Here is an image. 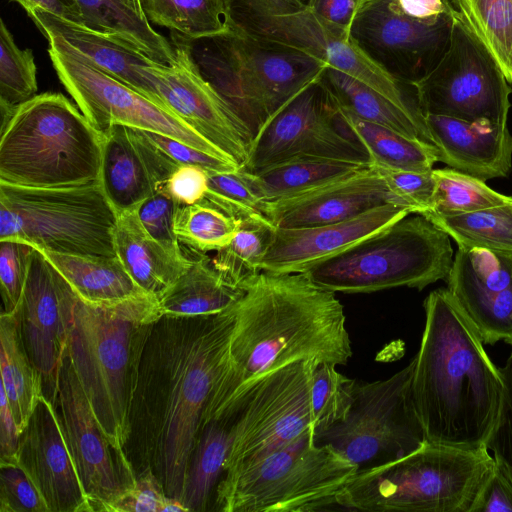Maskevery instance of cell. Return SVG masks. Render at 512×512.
Returning <instances> with one entry per match:
<instances>
[{
	"instance_id": "1",
	"label": "cell",
	"mask_w": 512,
	"mask_h": 512,
	"mask_svg": "<svg viewBox=\"0 0 512 512\" xmlns=\"http://www.w3.org/2000/svg\"><path fill=\"white\" fill-rule=\"evenodd\" d=\"M233 324L234 306L211 315H163L144 348L125 452L137 475L151 469L180 502Z\"/></svg>"
},
{
	"instance_id": "2",
	"label": "cell",
	"mask_w": 512,
	"mask_h": 512,
	"mask_svg": "<svg viewBox=\"0 0 512 512\" xmlns=\"http://www.w3.org/2000/svg\"><path fill=\"white\" fill-rule=\"evenodd\" d=\"M241 289L201 428L267 373L305 360L346 365L352 356L343 305L306 272L261 271Z\"/></svg>"
},
{
	"instance_id": "3",
	"label": "cell",
	"mask_w": 512,
	"mask_h": 512,
	"mask_svg": "<svg viewBox=\"0 0 512 512\" xmlns=\"http://www.w3.org/2000/svg\"><path fill=\"white\" fill-rule=\"evenodd\" d=\"M412 394L427 442L478 449L496 424L503 391L480 334L446 288L424 301Z\"/></svg>"
},
{
	"instance_id": "4",
	"label": "cell",
	"mask_w": 512,
	"mask_h": 512,
	"mask_svg": "<svg viewBox=\"0 0 512 512\" xmlns=\"http://www.w3.org/2000/svg\"><path fill=\"white\" fill-rule=\"evenodd\" d=\"M163 315L148 292L107 303L78 297L75 305L67 352L101 428L122 451L144 348Z\"/></svg>"
},
{
	"instance_id": "5",
	"label": "cell",
	"mask_w": 512,
	"mask_h": 512,
	"mask_svg": "<svg viewBox=\"0 0 512 512\" xmlns=\"http://www.w3.org/2000/svg\"><path fill=\"white\" fill-rule=\"evenodd\" d=\"M0 183L60 188L99 180L103 135L61 93L1 112Z\"/></svg>"
},
{
	"instance_id": "6",
	"label": "cell",
	"mask_w": 512,
	"mask_h": 512,
	"mask_svg": "<svg viewBox=\"0 0 512 512\" xmlns=\"http://www.w3.org/2000/svg\"><path fill=\"white\" fill-rule=\"evenodd\" d=\"M495 465L486 447L427 442L399 460L356 473L336 503L354 511L473 512Z\"/></svg>"
},
{
	"instance_id": "7",
	"label": "cell",
	"mask_w": 512,
	"mask_h": 512,
	"mask_svg": "<svg viewBox=\"0 0 512 512\" xmlns=\"http://www.w3.org/2000/svg\"><path fill=\"white\" fill-rule=\"evenodd\" d=\"M185 40L201 75L242 118L253 136L300 90L321 77L328 66L320 59L230 29Z\"/></svg>"
},
{
	"instance_id": "8",
	"label": "cell",
	"mask_w": 512,
	"mask_h": 512,
	"mask_svg": "<svg viewBox=\"0 0 512 512\" xmlns=\"http://www.w3.org/2000/svg\"><path fill=\"white\" fill-rule=\"evenodd\" d=\"M453 259L450 237L425 216L411 213L306 273L335 293L422 290L445 280Z\"/></svg>"
},
{
	"instance_id": "9",
	"label": "cell",
	"mask_w": 512,
	"mask_h": 512,
	"mask_svg": "<svg viewBox=\"0 0 512 512\" xmlns=\"http://www.w3.org/2000/svg\"><path fill=\"white\" fill-rule=\"evenodd\" d=\"M357 468L309 430L217 486L213 511L308 512L337 505L336 496Z\"/></svg>"
},
{
	"instance_id": "10",
	"label": "cell",
	"mask_w": 512,
	"mask_h": 512,
	"mask_svg": "<svg viewBox=\"0 0 512 512\" xmlns=\"http://www.w3.org/2000/svg\"><path fill=\"white\" fill-rule=\"evenodd\" d=\"M117 218L100 180L60 188L0 183V241L20 240L60 254L114 257Z\"/></svg>"
},
{
	"instance_id": "11",
	"label": "cell",
	"mask_w": 512,
	"mask_h": 512,
	"mask_svg": "<svg viewBox=\"0 0 512 512\" xmlns=\"http://www.w3.org/2000/svg\"><path fill=\"white\" fill-rule=\"evenodd\" d=\"M228 29L256 41L304 53L324 61L373 88L399 108L423 121L393 79L350 39L349 32L327 21L297 0H222Z\"/></svg>"
},
{
	"instance_id": "12",
	"label": "cell",
	"mask_w": 512,
	"mask_h": 512,
	"mask_svg": "<svg viewBox=\"0 0 512 512\" xmlns=\"http://www.w3.org/2000/svg\"><path fill=\"white\" fill-rule=\"evenodd\" d=\"M415 358L384 380L356 381L345 419L314 437L357 468V473L399 460L427 443L417 413L412 379Z\"/></svg>"
},
{
	"instance_id": "13",
	"label": "cell",
	"mask_w": 512,
	"mask_h": 512,
	"mask_svg": "<svg viewBox=\"0 0 512 512\" xmlns=\"http://www.w3.org/2000/svg\"><path fill=\"white\" fill-rule=\"evenodd\" d=\"M317 362L298 361L263 375L216 418L234 417L222 480L313 430L311 387Z\"/></svg>"
},
{
	"instance_id": "14",
	"label": "cell",
	"mask_w": 512,
	"mask_h": 512,
	"mask_svg": "<svg viewBox=\"0 0 512 512\" xmlns=\"http://www.w3.org/2000/svg\"><path fill=\"white\" fill-rule=\"evenodd\" d=\"M509 84L499 65L456 11L443 56L411 86L422 114L506 126L511 106Z\"/></svg>"
},
{
	"instance_id": "15",
	"label": "cell",
	"mask_w": 512,
	"mask_h": 512,
	"mask_svg": "<svg viewBox=\"0 0 512 512\" xmlns=\"http://www.w3.org/2000/svg\"><path fill=\"white\" fill-rule=\"evenodd\" d=\"M48 41V53L59 80L101 135L114 125H123L164 134L204 152L233 160L173 112L94 67L59 38L49 37Z\"/></svg>"
},
{
	"instance_id": "16",
	"label": "cell",
	"mask_w": 512,
	"mask_h": 512,
	"mask_svg": "<svg viewBox=\"0 0 512 512\" xmlns=\"http://www.w3.org/2000/svg\"><path fill=\"white\" fill-rule=\"evenodd\" d=\"M322 76L300 90L254 134L241 169L255 172L303 156L369 166L366 149L339 116Z\"/></svg>"
},
{
	"instance_id": "17",
	"label": "cell",
	"mask_w": 512,
	"mask_h": 512,
	"mask_svg": "<svg viewBox=\"0 0 512 512\" xmlns=\"http://www.w3.org/2000/svg\"><path fill=\"white\" fill-rule=\"evenodd\" d=\"M453 15L426 21L406 11L397 0H362L349 36L385 73L399 83L412 85L443 56Z\"/></svg>"
},
{
	"instance_id": "18",
	"label": "cell",
	"mask_w": 512,
	"mask_h": 512,
	"mask_svg": "<svg viewBox=\"0 0 512 512\" xmlns=\"http://www.w3.org/2000/svg\"><path fill=\"white\" fill-rule=\"evenodd\" d=\"M55 407L93 512L109 507L137 480L125 451L117 449L101 428L66 350Z\"/></svg>"
},
{
	"instance_id": "19",
	"label": "cell",
	"mask_w": 512,
	"mask_h": 512,
	"mask_svg": "<svg viewBox=\"0 0 512 512\" xmlns=\"http://www.w3.org/2000/svg\"><path fill=\"white\" fill-rule=\"evenodd\" d=\"M176 60L143 68L158 104L182 119L236 161L245 163L253 134L242 118L199 72L189 46L176 33Z\"/></svg>"
},
{
	"instance_id": "20",
	"label": "cell",
	"mask_w": 512,
	"mask_h": 512,
	"mask_svg": "<svg viewBox=\"0 0 512 512\" xmlns=\"http://www.w3.org/2000/svg\"><path fill=\"white\" fill-rule=\"evenodd\" d=\"M77 300L67 280L33 247L25 286L14 311L27 353L41 374L44 395L54 406Z\"/></svg>"
},
{
	"instance_id": "21",
	"label": "cell",
	"mask_w": 512,
	"mask_h": 512,
	"mask_svg": "<svg viewBox=\"0 0 512 512\" xmlns=\"http://www.w3.org/2000/svg\"><path fill=\"white\" fill-rule=\"evenodd\" d=\"M17 464L35 484L50 512H93L58 411L45 395L20 434Z\"/></svg>"
},
{
	"instance_id": "22",
	"label": "cell",
	"mask_w": 512,
	"mask_h": 512,
	"mask_svg": "<svg viewBox=\"0 0 512 512\" xmlns=\"http://www.w3.org/2000/svg\"><path fill=\"white\" fill-rule=\"evenodd\" d=\"M445 280L484 344L512 345V258L458 247Z\"/></svg>"
},
{
	"instance_id": "23",
	"label": "cell",
	"mask_w": 512,
	"mask_h": 512,
	"mask_svg": "<svg viewBox=\"0 0 512 512\" xmlns=\"http://www.w3.org/2000/svg\"><path fill=\"white\" fill-rule=\"evenodd\" d=\"M412 212L385 203L345 221L303 227L273 228L261 271L305 273Z\"/></svg>"
},
{
	"instance_id": "24",
	"label": "cell",
	"mask_w": 512,
	"mask_h": 512,
	"mask_svg": "<svg viewBox=\"0 0 512 512\" xmlns=\"http://www.w3.org/2000/svg\"><path fill=\"white\" fill-rule=\"evenodd\" d=\"M385 203L400 205L368 166L304 192L265 201L262 210L274 227L303 228L345 221Z\"/></svg>"
},
{
	"instance_id": "25",
	"label": "cell",
	"mask_w": 512,
	"mask_h": 512,
	"mask_svg": "<svg viewBox=\"0 0 512 512\" xmlns=\"http://www.w3.org/2000/svg\"><path fill=\"white\" fill-rule=\"evenodd\" d=\"M179 166L139 129L114 125L103 135L99 180L117 215L136 209Z\"/></svg>"
},
{
	"instance_id": "26",
	"label": "cell",
	"mask_w": 512,
	"mask_h": 512,
	"mask_svg": "<svg viewBox=\"0 0 512 512\" xmlns=\"http://www.w3.org/2000/svg\"><path fill=\"white\" fill-rule=\"evenodd\" d=\"M438 161L482 180L506 177L512 168V135L507 125L423 114Z\"/></svg>"
},
{
	"instance_id": "27",
	"label": "cell",
	"mask_w": 512,
	"mask_h": 512,
	"mask_svg": "<svg viewBox=\"0 0 512 512\" xmlns=\"http://www.w3.org/2000/svg\"><path fill=\"white\" fill-rule=\"evenodd\" d=\"M28 15L47 39L59 38L94 67L157 103L153 88L143 76V68L156 62L148 55L116 37L49 12L35 10Z\"/></svg>"
},
{
	"instance_id": "28",
	"label": "cell",
	"mask_w": 512,
	"mask_h": 512,
	"mask_svg": "<svg viewBox=\"0 0 512 512\" xmlns=\"http://www.w3.org/2000/svg\"><path fill=\"white\" fill-rule=\"evenodd\" d=\"M113 239L116 256L134 282L157 297L188 269L193 260L173 255L153 239L135 210L118 215Z\"/></svg>"
},
{
	"instance_id": "29",
	"label": "cell",
	"mask_w": 512,
	"mask_h": 512,
	"mask_svg": "<svg viewBox=\"0 0 512 512\" xmlns=\"http://www.w3.org/2000/svg\"><path fill=\"white\" fill-rule=\"evenodd\" d=\"M243 290L228 283L205 254H198L188 269L159 296L166 316L218 314L233 307Z\"/></svg>"
},
{
	"instance_id": "30",
	"label": "cell",
	"mask_w": 512,
	"mask_h": 512,
	"mask_svg": "<svg viewBox=\"0 0 512 512\" xmlns=\"http://www.w3.org/2000/svg\"><path fill=\"white\" fill-rule=\"evenodd\" d=\"M0 345L1 386L21 434L44 392L41 374L27 353L15 311L1 313Z\"/></svg>"
},
{
	"instance_id": "31",
	"label": "cell",
	"mask_w": 512,
	"mask_h": 512,
	"mask_svg": "<svg viewBox=\"0 0 512 512\" xmlns=\"http://www.w3.org/2000/svg\"><path fill=\"white\" fill-rule=\"evenodd\" d=\"M233 414L227 413L208 422L200 430L192 452L182 497L188 512L213 509L218 484L232 441Z\"/></svg>"
},
{
	"instance_id": "32",
	"label": "cell",
	"mask_w": 512,
	"mask_h": 512,
	"mask_svg": "<svg viewBox=\"0 0 512 512\" xmlns=\"http://www.w3.org/2000/svg\"><path fill=\"white\" fill-rule=\"evenodd\" d=\"M39 250L77 296L86 302H114L146 292L134 282L117 256L71 255Z\"/></svg>"
},
{
	"instance_id": "33",
	"label": "cell",
	"mask_w": 512,
	"mask_h": 512,
	"mask_svg": "<svg viewBox=\"0 0 512 512\" xmlns=\"http://www.w3.org/2000/svg\"><path fill=\"white\" fill-rule=\"evenodd\" d=\"M85 27L116 37L139 49L156 62L176 60L174 44L157 33L146 18L121 0H76Z\"/></svg>"
},
{
	"instance_id": "34",
	"label": "cell",
	"mask_w": 512,
	"mask_h": 512,
	"mask_svg": "<svg viewBox=\"0 0 512 512\" xmlns=\"http://www.w3.org/2000/svg\"><path fill=\"white\" fill-rule=\"evenodd\" d=\"M365 167L368 166L303 156L291 158L255 172L240 169L257 196L265 202L304 192Z\"/></svg>"
},
{
	"instance_id": "35",
	"label": "cell",
	"mask_w": 512,
	"mask_h": 512,
	"mask_svg": "<svg viewBox=\"0 0 512 512\" xmlns=\"http://www.w3.org/2000/svg\"><path fill=\"white\" fill-rule=\"evenodd\" d=\"M336 107L344 124L366 149L369 165L399 170L430 171L438 162L437 149L431 143L363 120L337 103Z\"/></svg>"
},
{
	"instance_id": "36",
	"label": "cell",
	"mask_w": 512,
	"mask_h": 512,
	"mask_svg": "<svg viewBox=\"0 0 512 512\" xmlns=\"http://www.w3.org/2000/svg\"><path fill=\"white\" fill-rule=\"evenodd\" d=\"M322 77L336 103L350 113L429 142L425 122L414 118L365 83L332 66L325 68Z\"/></svg>"
},
{
	"instance_id": "37",
	"label": "cell",
	"mask_w": 512,
	"mask_h": 512,
	"mask_svg": "<svg viewBox=\"0 0 512 512\" xmlns=\"http://www.w3.org/2000/svg\"><path fill=\"white\" fill-rule=\"evenodd\" d=\"M464 249H485L512 258V201L459 214H421Z\"/></svg>"
},
{
	"instance_id": "38",
	"label": "cell",
	"mask_w": 512,
	"mask_h": 512,
	"mask_svg": "<svg viewBox=\"0 0 512 512\" xmlns=\"http://www.w3.org/2000/svg\"><path fill=\"white\" fill-rule=\"evenodd\" d=\"M512 84V0H451Z\"/></svg>"
},
{
	"instance_id": "39",
	"label": "cell",
	"mask_w": 512,
	"mask_h": 512,
	"mask_svg": "<svg viewBox=\"0 0 512 512\" xmlns=\"http://www.w3.org/2000/svg\"><path fill=\"white\" fill-rule=\"evenodd\" d=\"M147 21L188 39L228 30L222 0H140Z\"/></svg>"
},
{
	"instance_id": "40",
	"label": "cell",
	"mask_w": 512,
	"mask_h": 512,
	"mask_svg": "<svg viewBox=\"0 0 512 512\" xmlns=\"http://www.w3.org/2000/svg\"><path fill=\"white\" fill-rule=\"evenodd\" d=\"M242 225L240 220L204 199L191 205H180L174 218L179 242L198 254L222 249L231 242Z\"/></svg>"
},
{
	"instance_id": "41",
	"label": "cell",
	"mask_w": 512,
	"mask_h": 512,
	"mask_svg": "<svg viewBox=\"0 0 512 512\" xmlns=\"http://www.w3.org/2000/svg\"><path fill=\"white\" fill-rule=\"evenodd\" d=\"M273 228L269 221L244 223L231 242L217 251L212 264L228 283L241 288L261 272Z\"/></svg>"
},
{
	"instance_id": "42",
	"label": "cell",
	"mask_w": 512,
	"mask_h": 512,
	"mask_svg": "<svg viewBox=\"0 0 512 512\" xmlns=\"http://www.w3.org/2000/svg\"><path fill=\"white\" fill-rule=\"evenodd\" d=\"M433 175L436 180V193L431 212L459 214L512 201V197L491 189L484 180L450 167L433 169Z\"/></svg>"
},
{
	"instance_id": "43",
	"label": "cell",
	"mask_w": 512,
	"mask_h": 512,
	"mask_svg": "<svg viewBox=\"0 0 512 512\" xmlns=\"http://www.w3.org/2000/svg\"><path fill=\"white\" fill-rule=\"evenodd\" d=\"M356 380L336 370V365L317 362L311 387L314 437L343 421L354 397Z\"/></svg>"
},
{
	"instance_id": "44",
	"label": "cell",
	"mask_w": 512,
	"mask_h": 512,
	"mask_svg": "<svg viewBox=\"0 0 512 512\" xmlns=\"http://www.w3.org/2000/svg\"><path fill=\"white\" fill-rule=\"evenodd\" d=\"M36 65L31 49H20L0 20V110L10 111L36 95Z\"/></svg>"
},
{
	"instance_id": "45",
	"label": "cell",
	"mask_w": 512,
	"mask_h": 512,
	"mask_svg": "<svg viewBox=\"0 0 512 512\" xmlns=\"http://www.w3.org/2000/svg\"><path fill=\"white\" fill-rule=\"evenodd\" d=\"M204 200L244 223L269 221L263 201L249 185L241 169L233 172H208Z\"/></svg>"
},
{
	"instance_id": "46",
	"label": "cell",
	"mask_w": 512,
	"mask_h": 512,
	"mask_svg": "<svg viewBox=\"0 0 512 512\" xmlns=\"http://www.w3.org/2000/svg\"><path fill=\"white\" fill-rule=\"evenodd\" d=\"M383 180L400 205L422 214L434 207L436 180L430 171H410L369 165Z\"/></svg>"
},
{
	"instance_id": "47",
	"label": "cell",
	"mask_w": 512,
	"mask_h": 512,
	"mask_svg": "<svg viewBox=\"0 0 512 512\" xmlns=\"http://www.w3.org/2000/svg\"><path fill=\"white\" fill-rule=\"evenodd\" d=\"M180 204L158 190L135 210L147 233L173 255L185 258L174 229V218Z\"/></svg>"
},
{
	"instance_id": "48",
	"label": "cell",
	"mask_w": 512,
	"mask_h": 512,
	"mask_svg": "<svg viewBox=\"0 0 512 512\" xmlns=\"http://www.w3.org/2000/svg\"><path fill=\"white\" fill-rule=\"evenodd\" d=\"M108 512H188L177 499L167 496L151 469L137 475L135 485L110 507Z\"/></svg>"
},
{
	"instance_id": "49",
	"label": "cell",
	"mask_w": 512,
	"mask_h": 512,
	"mask_svg": "<svg viewBox=\"0 0 512 512\" xmlns=\"http://www.w3.org/2000/svg\"><path fill=\"white\" fill-rule=\"evenodd\" d=\"M32 245L20 240L0 241V283L3 312L14 311L27 279Z\"/></svg>"
},
{
	"instance_id": "50",
	"label": "cell",
	"mask_w": 512,
	"mask_h": 512,
	"mask_svg": "<svg viewBox=\"0 0 512 512\" xmlns=\"http://www.w3.org/2000/svg\"><path fill=\"white\" fill-rule=\"evenodd\" d=\"M0 512H50L35 484L17 463H0Z\"/></svg>"
},
{
	"instance_id": "51",
	"label": "cell",
	"mask_w": 512,
	"mask_h": 512,
	"mask_svg": "<svg viewBox=\"0 0 512 512\" xmlns=\"http://www.w3.org/2000/svg\"><path fill=\"white\" fill-rule=\"evenodd\" d=\"M500 372L503 382L500 410L485 446L512 482V352Z\"/></svg>"
},
{
	"instance_id": "52",
	"label": "cell",
	"mask_w": 512,
	"mask_h": 512,
	"mask_svg": "<svg viewBox=\"0 0 512 512\" xmlns=\"http://www.w3.org/2000/svg\"><path fill=\"white\" fill-rule=\"evenodd\" d=\"M141 131L160 151L180 166H198L208 172H233L240 169L233 160L204 152L164 134Z\"/></svg>"
},
{
	"instance_id": "53",
	"label": "cell",
	"mask_w": 512,
	"mask_h": 512,
	"mask_svg": "<svg viewBox=\"0 0 512 512\" xmlns=\"http://www.w3.org/2000/svg\"><path fill=\"white\" fill-rule=\"evenodd\" d=\"M208 188V171L193 165H181L174 170L162 190L180 205H191L204 199Z\"/></svg>"
},
{
	"instance_id": "54",
	"label": "cell",
	"mask_w": 512,
	"mask_h": 512,
	"mask_svg": "<svg viewBox=\"0 0 512 512\" xmlns=\"http://www.w3.org/2000/svg\"><path fill=\"white\" fill-rule=\"evenodd\" d=\"M473 512H512V482L497 464Z\"/></svg>"
},
{
	"instance_id": "55",
	"label": "cell",
	"mask_w": 512,
	"mask_h": 512,
	"mask_svg": "<svg viewBox=\"0 0 512 512\" xmlns=\"http://www.w3.org/2000/svg\"><path fill=\"white\" fill-rule=\"evenodd\" d=\"M20 432L7 400L4 388L0 391V463H17Z\"/></svg>"
},
{
	"instance_id": "56",
	"label": "cell",
	"mask_w": 512,
	"mask_h": 512,
	"mask_svg": "<svg viewBox=\"0 0 512 512\" xmlns=\"http://www.w3.org/2000/svg\"><path fill=\"white\" fill-rule=\"evenodd\" d=\"M362 0H313L309 6L327 21L349 32L354 14Z\"/></svg>"
},
{
	"instance_id": "57",
	"label": "cell",
	"mask_w": 512,
	"mask_h": 512,
	"mask_svg": "<svg viewBox=\"0 0 512 512\" xmlns=\"http://www.w3.org/2000/svg\"><path fill=\"white\" fill-rule=\"evenodd\" d=\"M20 4L27 14L43 10L66 20L83 24L80 7L76 0H10Z\"/></svg>"
},
{
	"instance_id": "58",
	"label": "cell",
	"mask_w": 512,
	"mask_h": 512,
	"mask_svg": "<svg viewBox=\"0 0 512 512\" xmlns=\"http://www.w3.org/2000/svg\"><path fill=\"white\" fill-rule=\"evenodd\" d=\"M121 1L123 3H125L126 5H128L130 8H132L133 10H135L139 15H141L142 17L145 18L143 11H142L140 0H121Z\"/></svg>"
},
{
	"instance_id": "59",
	"label": "cell",
	"mask_w": 512,
	"mask_h": 512,
	"mask_svg": "<svg viewBox=\"0 0 512 512\" xmlns=\"http://www.w3.org/2000/svg\"><path fill=\"white\" fill-rule=\"evenodd\" d=\"M297 1H299L300 3L307 5V6H310L311 3L313 2V0H297Z\"/></svg>"
}]
</instances>
